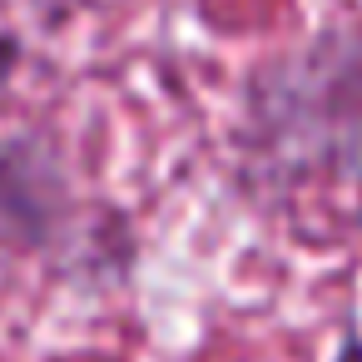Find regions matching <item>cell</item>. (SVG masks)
<instances>
[{
	"instance_id": "6da1fadb",
	"label": "cell",
	"mask_w": 362,
	"mask_h": 362,
	"mask_svg": "<svg viewBox=\"0 0 362 362\" xmlns=\"http://www.w3.org/2000/svg\"><path fill=\"white\" fill-rule=\"evenodd\" d=\"M11 65H16V45H6V40H0V80L11 75Z\"/></svg>"
}]
</instances>
